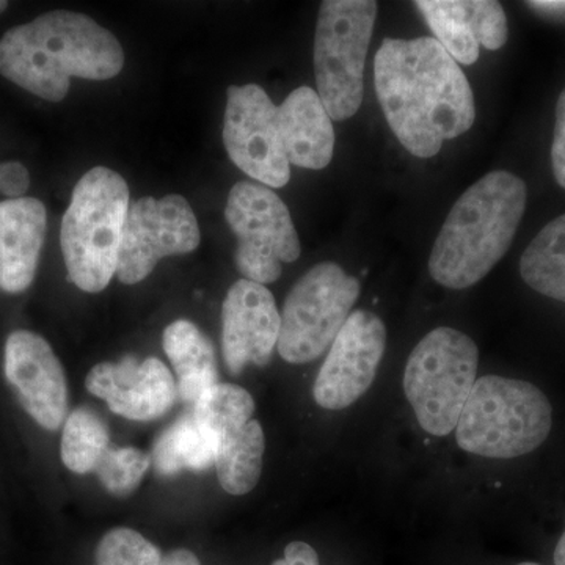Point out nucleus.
Segmentation results:
<instances>
[{
  "mask_svg": "<svg viewBox=\"0 0 565 565\" xmlns=\"http://www.w3.org/2000/svg\"><path fill=\"white\" fill-rule=\"evenodd\" d=\"M377 99L390 128L416 158L470 131L476 104L459 63L430 36L385 39L374 58Z\"/></svg>",
  "mask_w": 565,
  "mask_h": 565,
  "instance_id": "obj_1",
  "label": "nucleus"
},
{
  "mask_svg": "<svg viewBox=\"0 0 565 565\" xmlns=\"http://www.w3.org/2000/svg\"><path fill=\"white\" fill-rule=\"evenodd\" d=\"M122 65L117 36L76 11H50L0 39V74L51 103L66 98L73 77L107 81Z\"/></svg>",
  "mask_w": 565,
  "mask_h": 565,
  "instance_id": "obj_2",
  "label": "nucleus"
},
{
  "mask_svg": "<svg viewBox=\"0 0 565 565\" xmlns=\"http://www.w3.org/2000/svg\"><path fill=\"white\" fill-rule=\"evenodd\" d=\"M527 189L505 170L487 173L449 211L429 256L438 285L467 289L482 280L511 248L525 214Z\"/></svg>",
  "mask_w": 565,
  "mask_h": 565,
  "instance_id": "obj_3",
  "label": "nucleus"
},
{
  "mask_svg": "<svg viewBox=\"0 0 565 565\" xmlns=\"http://www.w3.org/2000/svg\"><path fill=\"white\" fill-rule=\"evenodd\" d=\"M128 211V182L115 170L95 167L74 188L61 244L70 280L82 291L102 292L117 274Z\"/></svg>",
  "mask_w": 565,
  "mask_h": 565,
  "instance_id": "obj_4",
  "label": "nucleus"
},
{
  "mask_svg": "<svg viewBox=\"0 0 565 565\" xmlns=\"http://www.w3.org/2000/svg\"><path fill=\"white\" fill-rule=\"evenodd\" d=\"M553 408L537 386L484 375L468 396L456 427L457 445L470 455L515 459L533 452L552 433Z\"/></svg>",
  "mask_w": 565,
  "mask_h": 565,
  "instance_id": "obj_5",
  "label": "nucleus"
},
{
  "mask_svg": "<svg viewBox=\"0 0 565 565\" xmlns=\"http://www.w3.org/2000/svg\"><path fill=\"white\" fill-rule=\"evenodd\" d=\"M478 345L468 334L440 327L415 345L404 371V393L419 426L435 437L456 430L478 381Z\"/></svg>",
  "mask_w": 565,
  "mask_h": 565,
  "instance_id": "obj_6",
  "label": "nucleus"
},
{
  "mask_svg": "<svg viewBox=\"0 0 565 565\" xmlns=\"http://www.w3.org/2000/svg\"><path fill=\"white\" fill-rule=\"evenodd\" d=\"M379 6L374 0H326L315 35L318 95L330 118L344 121L363 103L364 63Z\"/></svg>",
  "mask_w": 565,
  "mask_h": 565,
  "instance_id": "obj_7",
  "label": "nucleus"
},
{
  "mask_svg": "<svg viewBox=\"0 0 565 565\" xmlns=\"http://www.w3.org/2000/svg\"><path fill=\"white\" fill-rule=\"evenodd\" d=\"M360 289V281L340 264L323 262L311 267L282 307L277 344L281 359L291 364L318 360L352 315Z\"/></svg>",
  "mask_w": 565,
  "mask_h": 565,
  "instance_id": "obj_8",
  "label": "nucleus"
},
{
  "mask_svg": "<svg viewBox=\"0 0 565 565\" xmlns=\"http://www.w3.org/2000/svg\"><path fill=\"white\" fill-rule=\"evenodd\" d=\"M225 217L237 239L234 263L245 280L259 285L277 281L282 263L297 262L302 252L288 206L259 182L233 185Z\"/></svg>",
  "mask_w": 565,
  "mask_h": 565,
  "instance_id": "obj_9",
  "label": "nucleus"
},
{
  "mask_svg": "<svg viewBox=\"0 0 565 565\" xmlns=\"http://www.w3.org/2000/svg\"><path fill=\"white\" fill-rule=\"evenodd\" d=\"M193 414L214 433L218 481L230 494L252 492L263 471L266 438L262 424L253 419L255 401L247 390L217 384L193 405Z\"/></svg>",
  "mask_w": 565,
  "mask_h": 565,
  "instance_id": "obj_10",
  "label": "nucleus"
},
{
  "mask_svg": "<svg viewBox=\"0 0 565 565\" xmlns=\"http://www.w3.org/2000/svg\"><path fill=\"white\" fill-rule=\"evenodd\" d=\"M223 143L234 166L259 184L280 189L291 180V163L278 128V107L259 85L228 88Z\"/></svg>",
  "mask_w": 565,
  "mask_h": 565,
  "instance_id": "obj_11",
  "label": "nucleus"
},
{
  "mask_svg": "<svg viewBox=\"0 0 565 565\" xmlns=\"http://www.w3.org/2000/svg\"><path fill=\"white\" fill-rule=\"evenodd\" d=\"M202 241L191 204L181 195L143 196L126 217L117 277L125 285L145 280L161 259L195 250Z\"/></svg>",
  "mask_w": 565,
  "mask_h": 565,
  "instance_id": "obj_12",
  "label": "nucleus"
},
{
  "mask_svg": "<svg viewBox=\"0 0 565 565\" xmlns=\"http://www.w3.org/2000/svg\"><path fill=\"white\" fill-rule=\"evenodd\" d=\"M385 348L382 319L370 311H352L316 377V404L326 411H343L355 404L374 384Z\"/></svg>",
  "mask_w": 565,
  "mask_h": 565,
  "instance_id": "obj_13",
  "label": "nucleus"
},
{
  "mask_svg": "<svg viewBox=\"0 0 565 565\" xmlns=\"http://www.w3.org/2000/svg\"><path fill=\"white\" fill-rule=\"evenodd\" d=\"M6 375L24 411L47 430L68 414V385L57 355L40 334L17 330L6 344Z\"/></svg>",
  "mask_w": 565,
  "mask_h": 565,
  "instance_id": "obj_14",
  "label": "nucleus"
},
{
  "mask_svg": "<svg viewBox=\"0 0 565 565\" xmlns=\"http://www.w3.org/2000/svg\"><path fill=\"white\" fill-rule=\"evenodd\" d=\"M280 327L281 316L266 286L245 278L234 282L222 310L223 359L230 373L241 374L247 364H269Z\"/></svg>",
  "mask_w": 565,
  "mask_h": 565,
  "instance_id": "obj_15",
  "label": "nucleus"
},
{
  "mask_svg": "<svg viewBox=\"0 0 565 565\" xmlns=\"http://www.w3.org/2000/svg\"><path fill=\"white\" fill-rule=\"evenodd\" d=\"M88 392L109 405L114 414L131 422H152L172 408L178 397L169 367L156 359L137 362L126 356L121 362H104L92 367L85 379Z\"/></svg>",
  "mask_w": 565,
  "mask_h": 565,
  "instance_id": "obj_16",
  "label": "nucleus"
},
{
  "mask_svg": "<svg viewBox=\"0 0 565 565\" xmlns=\"http://www.w3.org/2000/svg\"><path fill=\"white\" fill-rule=\"evenodd\" d=\"M415 6L435 40L462 65L478 62L479 47L498 51L508 41V18L494 0H418Z\"/></svg>",
  "mask_w": 565,
  "mask_h": 565,
  "instance_id": "obj_17",
  "label": "nucleus"
},
{
  "mask_svg": "<svg viewBox=\"0 0 565 565\" xmlns=\"http://www.w3.org/2000/svg\"><path fill=\"white\" fill-rule=\"evenodd\" d=\"M46 207L40 200L0 203V289L25 291L35 280L41 248L46 239Z\"/></svg>",
  "mask_w": 565,
  "mask_h": 565,
  "instance_id": "obj_18",
  "label": "nucleus"
},
{
  "mask_svg": "<svg viewBox=\"0 0 565 565\" xmlns=\"http://www.w3.org/2000/svg\"><path fill=\"white\" fill-rule=\"evenodd\" d=\"M278 128L289 163L322 170L332 162L334 129L318 92L299 87L278 106Z\"/></svg>",
  "mask_w": 565,
  "mask_h": 565,
  "instance_id": "obj_19",
  "label": "nucleus"
},
{
  "mask_svg": "<svg viewBox=\"0 0 565 565\" xmlns=\"http://www.w3.org/2000/svg\"><path fill=\"white\" fill-rule=\"evenodd\" d=\"M163 351L178 377V394L182 401L196 404L207 390L217 385L214 349L199 327L191 321H174L163 332Z\"/></svg>",
  "mask_w": 565,
  "mask_h": 565,
  "instance_id": "obj_20",
  "label": "nucleus"
},
{
  "mask_svg": "<svg viewBox=\"0 0 565 565\" xmlns=\"http://www.w3.org/2000/svg\"><path fill=\"white\" fill-rule=\"evenodd\" d=\"M215 448L214 433L192 412L163 430L156 441L151 460L161 476L182 471L200 473L214 465Z\"/></svg>",
  "mask_w": 565,
  "mask_h": 565,
  "instance_id": "obj_21",
  "label": "nucleus"
},
{
  "mask_svg": "<svg viewBox=\"0 0 565 565\" xmlns=\"http://www.w3.org/2000/svg\"><path fill=\"white\" fill-rule=\"evenodd\" d=\"M520 274L534 291L565 303V214L546 223L520 259Z\"/></svg>",
  "mask_w": 565,
  "mask_h": 565,
  "instance_id": "obj_22",
  "label": "nucleus"
},
{
  "mask_svg": "<svg viewBox=\"0 0 565 565\" xmlns=\"http://www.w3.org/2000/svg\"><path fill=\"white\" fill-rule=\"evenodd\" d=\"M109 448V430L90 408H76L66 418L61 455L63 463L73 473L95 471Z\"/></svg>",
  "mask_w": 565,
  "mask_h": 565,
  "instance_id": "obj_23",
  "label": "nucleus"
},
{
  "mask_svg": "<svg viewBox=\"0 0 565 565\" xmlns=\"http://www.w3.org/2000/svg\"><path fill=\"white\" fill-rule=\"evenodd\" d=\"M150 463L151 457L140 449L109 448L95 471L110 493L126 497L139 487Z\"/></svg>",
  "mask_w": 565,
  "mask_h": 565,
  "instance_id": "obj_24",
  "label": "nucleus"
},
{
  "mask_svg": "<svg viewBox=\"0 0 565 565\" xmlns=\"http://www.w3.org/2000/svg\"><path fill=\"white\" fill-rule=\"evenodd\" d=\"M161 552L148 539L129 530L115 527L109 531L95 553V565H161Z\"/></svg>",
  "mask_w": 565,
  "mask_h": 565,
  "instance_id": "obj_25",
  "label": "nucleus"
},
{
  "mask_svg": "<svg viewBox=\"0 0 565 565\" xmlns=\"http://www.w3.org/2000/svg\"><path fill=\"white\" fill-rule=\"evenodd\" d=\"M31 188V174L21 162L0 163V193L9 200L24 199Z\"/></svg>",
  "mask_w": 565,
  "mask_h": 565,
  "instance_id": "obj_26",
  "label": "nucleus"
},
{
  "mask_svg": "<svg viewBox=\"0 0 565 565\" xmlns=\"http://www.w3.org/2000/svg\"><path fill=\"white\" fill-rule=\"evenodd\" d=\"M552 166L557 184L565 189V88L556 103L555 132L552 143Z\"/></svg>",
  "mask_w": 565,
  "mask_h": 565,
  "instance_id": "obj_27",
  "label": "nucleus"
},
{
  "mask_svg": "<svg viewBox=\"0 0 565 565\" xmlns=\"http://www.w3.org/2000/svg\"><path fill=\"white\" fill-rule=\"evenodd\" d=\"M273 565H319V556L313 546L305 542H292L286 546L285 557Z\"/></svg>",
  "mask_w": 565,
  "mask_h": 565,
  "instance_id": "obj_28",
  "label": "nucleus"
},
{
  "mask_svg": "<svg viewBox=\"0 0 565 565\" xmlns=\"http://www.w3.org/2000/svg\"><path fill=\"white\" fill-rule=\"evenodd\" d=\"M161 565H202L199 557L193 555L191 550H173L169 555L162 557Z\"/></svg>",
  "mask_w": 565,
  "mask_h": 565,
  "instance_id": "obj_29",
  "label": "nucleus"
},
{
  "mask_svg": "<svg viewBox=\"0 0 565 565\" xmlns=\"http://www.w3.org/2000/svg\"><path fill=\"white\" fill-rule=\"evenodd\" d=\"M531 9L546 11V13H564L565 0H541V2H527Z\"/></svg>",
  "mask_w": 565,
  "mask_h": 565,
  "instance_id": "obj_30",
  "label": "nucleus"
},
{
  "mask_svg": "<svg viewBox=\"0 0 565 565\" xmlns=\"http://www.w3.org/2000/svg\"><path fill=\"white\" fill-rule=\"evenodd\" d=\"M555 564L556 565H565V531H564V534L561 535L559 542H557V545H556Z\"/></svg>",
  "mask_w": 565,
  "mask_h": 565,
  "instance_id": "obj_31",
  "label": "nucleus"
},
{
  "mask_svg": "<svg viewBox=\"0 0 565 565\" xmlns=\"http://www.w3.org/2000/svg\"><path fill=\"white\" fill-rule=\"evenodd\" d=\"M7 7H9V3L7 2H0V13H3V11L7 10Z\"/></svg>",
  "mask_w": 565,
  "mask_h": 565,
  "instance_id": "obj_32",
  "label": "nucleus"
},
{
  "mask_svg": "<svg viewBox=\"0 0 565 565\" xmlns=\"http://www.w3.org/2000/svg\"><path fill=\"white\" fill-rule=\"evenodd\" d=\"M516 565H541V564H535V563H522V564H516Z\"/></svg>",
  "mask_w": 565,
  "mask_h": 565,
  "instance_id": "obj_33",
  "label": "nucleus"
}]
</instances>
